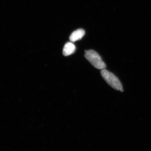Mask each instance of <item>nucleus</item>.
<instances>
[{"mask_svg":"<svg viewBox=\"0 0 151 151\" xmlns=\"http://www.w3.org/2000/svg\"><path fill=\"white\" fill-rule=\"evenodd\" d=\"M85 31L82 29H79L72 33L69 37V39L71 42H74L80 40L85 35Z\"/></svg>","mask_w":151,"mask_h":151,"instance_id":"3","label":"nucleus"},{"mask_svg":"<svg viewBox=\"0 0 151 151\" xmlns=\"http://www.w3.org/2000/svg\"><path fill=\"white\" fill-rule=\"evenodd\" d=\"M100 73L103 79L108 83V85L116 90L121 91V92H124L122 83L115 74L106 69L101 70Z\"/></svg>","mask_w":151,"mask_h":151,"instance_id":"1","label":"nucleus"},{"mask_svg":"<svg viewBox=\"0 0 151 151\" xmlns=\"http://www.w3.org/2000/svg\"><path fill=\"white\" fill-rule=\"evenodd\" d=\"M85 58L95 68L100 70L106 69V65L101 57L94 50H89L85 51Z\"/></svg>","mask_w":151,"mask_h":151,"instance_id":"2","label":"nucleus"},{"mask_svg":"<svg viewBox=\"0 0 151 151\" xmlns=\"http://www.w3.org/2000/svg\"><path fill=\"white\" fill-rule=\"evenodd\" d=\"M75 45L72 42H68L63 47V54L65 56H69L73 54L76 51Z\"/></svg>","mask_w":151,"mask_h":151,"instance_id":"4","label":"nucleus"}]
</instances>
